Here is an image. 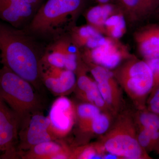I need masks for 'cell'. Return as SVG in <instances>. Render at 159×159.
Wrapping results in <instances>:
<instances>
[{
    "mask_svg": "<svg viewBox=\"0 0 159 159\" xmlns=\"http://www.w3.org/2000/svg\"><path fill=\"white\" fill-rule=\"evenodd\" d=\"M35 38L0 21V62L40 90L42 53Z\"/></svg>",
    "mask_w": 159,
    "mask_h": 159,
    "instance_id": "cell-1",
    "label": "cell"
},
{
    "mask_svg": "<svg viewBox=\"0 0 159 159\" xmlns=\"http://www.w3.org/2000/svg\"><path fill=\"white\" fill-rule=\"evenodd\" d=\"M86 0H48L36 11L25 30L33 37L55 40L67 34Z\"/></svg>",
    "mask_w": 159,
    "mask_h": 159,
    "instance_id": "cell-2",
    "label": "cell"
},
{
    "mask_svg": "<svg viewBox=\"0 0 159 159\" xmlns=\"http://www.w3.org/2000/svg\"><path fill=\"white\" fill-rule=\"evenodd\" d=\"M34 89L31 84L7 67L0 69V95L18 117L20 130L33 114L43 109L42 100Z\"/></svg>",
    "mask_w": 159,
    "mask_h": 159,
    "instance_id": "cell-3",
    "label": "cell"
},
{
    "mask_svg": "<svg viewBox=\"0 0 159 159\" xmlns=\"http://www.w3.org/2000/svg\"><path fill=\"white\" fill-rule=\"evenodd\" d=\"M116 119L99 142L106 151L121 159H152L138 142L133 116L125 112Z\"/></svg>",
    "mask_w": 159,
    "mask_h": 159,
    "instance_id": "cell-4",
    "label": "cell"
},
{
    "mask_svg": "<svg viewBox=\"0 0 159 159\" xmlns=\"http://www.w3.org/2000/svg\"><path fill=\"white\" fill-rule=\"evenodd\" d=\"M114 76L138 110L146 107L153 87L152 73L145 61L134 57L113 71Z\"/></svg>",
    "mask_w": 159,
    "mask_h": 159,
    "instance_id": "cell-5",
    "label": "cell"
},
{
    "mask_svg": "<svg viewBox=\"0 0 159 159\" xmlns=\"http://www.w3.org/2000/svg\"><path fill=\"white\" fill-rule=\"evenodd\" d=\"M81 57L85 63H91L112 70L125 61L134 57L127 46L119 39L104 36L99 44L92 49L80 50Z\"/></svg>",
    "mask_w": 159,
    "mask_h": 159,
    "instance_id": "cell-6",
    "label": "cell"
},
{
    "mask_svg": "<svg viewBox=\"0 0 159 159\" xmlns=\"http://www.w3.org/2000/svg\"><path fill=\"white\" fill-rule=\"evenodd\" d=\"M20 129L18 117L0 95V158L16 159L19 156Z\"/></svg>",
    "mask_w": 159,
    "mask_h": 159,
    "instance_id": "cell-7",
    "label": "cell"
},
{
    "mask_svg": "<svg viewBox=\"0 0 159 159\" xmlns=\"http://www.w3.org/2000/svg\"><path fill=\"white\" fill-rule=\"evenodd\" d=\"M85 63L112 114L116 115L122 107L123 99L119 84L114 76L113 72L101 66L91 63Z\"/></svg>",
    "mask_w": 159,
    "mask_h": 159,
    "instance_id": "cell-8",
    "label": "cell"
},
{
    "mask_svg": "<svg viewBox=\"0 0 159 159\" xmlns=\"http://www.w3.org/2000/svg\"><path fill=\"white\" fill-rule=\"evenodd\" d=\"M50 124L48 117L44 116L42 112L31 116L25 127L19 133L17 150L19 156L34 145L56 139L50 130Z\"/></svg>",
    "mask_w": 159,
    "mask_h": 159,
    "instance_id": "cell-9",
    "label": "cell"
},
{
    "mask_svg": "<svg viewBox=\"0 0 159 159\" xmlns=\"http://www.w3.org/2000/svg\"><path fill=\"white\" fill-rule=\"evenodd\" d=\"M50 130L55 138L66 136L70 132L76 118V108L66 97L57 98L49 112Z\"/></svg>",
    "mask_w": 159,
    "mask_h": 159,
    "instance_id": "cell-10",
    "label": "cell"
},
{
    "mask_svg": "<svg viewBox=\"0 0 159 159\" xmlns=\"http://www.w3.org/2000/svg\"><path fill=\"white\" fill-rule=\"evenodd\" d=\"M36 11L24 0H0V19L19 29Z\"/></svg>",
    "mask_w": 159,
    "mask_h": 159,
    "instance_id": "cell-11",
    "label": "cell"
},
{
    "mask_svg": "<svg viewBox=\"0 0 159 159\" xmlns=\"http://www.w3.org/2000/svg\"><path fill=\"white\" fill-rule=\"evenodd\" d=\"M140 54L145 60L159 57V25H148L134 34Z\"/></svg>",
    "mask_w": 159,
    "mask_h": 159,
    "instance_id": "cell-12",
    "label": "cell"
},
{
    "mask_svg": "<svg viewBox=\"0 0 159 159\" xmlns=\"http://www.w3.org/2000/svg\"><path fill=\"white\" fill-rule=\"evenodd\" d=\"M42 80L46 87L56 95L66 93L73 89L77 83L75 72L65 69H60L52 74L43 72Z\"/></svg>",
    "mask_w": 159,
    "mask_h": 159,
    "instance_id": "cell-13",
    "label": "cell"
},
{
    "mask_svg": "<svg viewBox=\"0 0 159 159\" xmlns=\"http://www.w3.org/2000/svg\"><path fill=\"white\" fill-rule=\"evenodd\" d=\"M121 9L117 4H98L88 9L84 14V17L88 25L104 35V25L107 20Z\"/></svg>",
    "mask_w": 159,
    "mask_h": 159,
    "instance_id": "cell-14",
    "label": "cell"
},
{
    "mask_svg": "<svg viewBox=\"0 0 159 159\" xmlns=\"http://www.w3.org/2000/svg\"><path fill=\"white\" fill-rule=\"evenodd\" d=\"M69 33L72 42L80 50L96 48L104 37L103 34L88 24L75 26Z\"/></svg>",
    "mask_w": 159,
    "mask_h": 159,
    "instance_id": "cell-15",
    "label": "cell"
},
{
    "mask_svg": "<svg viewBox=\"0 0 159 159\" xmlns=\"http://www.w3.org/2000/svg\"><path fill=\"white\" fill-rule=\"evenodd\" d=\"M66 149L54 141L39 143L29 150L24 152L20 156L23 159H50L55 154Z\"/></svg>",
    "mask_w": 159,
    "mask_h": 159,
    "instance_id": "cell-16",
    "label": "cell"
},
{
    "mask_svg": "<svg viewBox=\"0 0 159 159\" xmlns=\"http://www.w3.org/2000/svg\"><path fill=\"white\" fill-rule=\"evenodd\" d=\"M125 16L122 9L112 15L107 20L104 25V35L119 39L126 31Z\"/></svg>",
    "mask_w": 159,
    "mask_h": 159,
    "instance_id": "cell-17",
    "label": "cell"
},
{
    "mask_svg": "<svg viewBox=\"0 0 159 159\" xmlns=\"http://www.w3.org/2000/svg\"><path fill=\"white\" fill-rule=\"evenodd\" d=\"M101 112L96 106L89 102H84L77 106L76 108V116L80 129L84 132H89L92 120Z\"/></svg>",
    "mask_w": 159,
    "mask_h": 159,
    "instance_id": "cell-18",
    "label": "cell"
},
{
    "mask_svg": "<svg viewBox=\"0 0 159 159\" xmlns=\"http://www.w3.org/2000/svg\"><path fill=\"white\" fill-rule=\"evenodd\" d=\"M133 117L137 128L150 131L159 130V116L147 107L138 110Z\"/></svg>",
    "mask_w": 159,
    "mask_h": 159,
    "instance_id": "cell-19",
    "label": "cell"
},
{
    "mask_svg": "<svg viewBox=\"0 0 159 159\" xmlns=\"http://www.w3.org/2000/svg\"><path fill=\"white\" fill-rule=\"evenodd\" d=\"M106 152L103 146L98 142L75 149L72 152L70 159H103Z\"/></svg>",
    "mask_w": 159,
    "mask_h": 159,
    "instance_id": "cell-20",
    "label": "cell"
},
{
    "mask_svg": "<svg viewBox=\"0 0 159 159\" xmlns=\"http://www.w3.org/2000/svg\"><path fill=\"white\" fill-rule=\"evenodd\" d=\"M111 115L101 111L92 120L89 132L99 135L105 134L111 127Z\"/></svg>",
    "mask_w": 159,
    "mask_h": 159,
    "instance_id": "cell-21",
    "label": "cell"
},
{
    "mask_svg": "<svg viewBox=\"0 0 159 159\" xmlns=\"http://www.w3.org/2000/svg\"><path fill=\"white\" fill-rule=\"evenodd\" d=\"M117 4L122 9L125 16L131 21L140 20L139 15V0H116Z\"/></svg>",
    "mask_w": 159,
    "mask_h": 159,
    "instance_id": "cell-22",
    "label": "cell"
},
{
    "mask_svg": "<svg viewBox=\"0 0 159 159\" xmlns=\"http://www.w3.org/2000/svg\"><path fill=\"white\" fill-rule=\"evenodd\" d=\"M159 7V0H139L140 20L148 17Z\"/></svg>",
    "mask_w": 159,
    "mask_h": 159,
    "instance_id": "cell-23",
    "label": "cell"
},
{
    "mask_svg": "<svg viewBox=\"0 0 159 159\" xmlns=\"http://www.w3.org/2000/svg\"><path fill=\"white\" fill-rule=\"evenodd\" d=\"M137 140L139 145L148 153L156 151L155 148L148 130L142 128H137Z\"/></svg>",
    "mask_w": 159,
    "mask_h": 159,
    "instance_id": "cell-24",
    "label": "cell"
},
{
    "mask_svg": "<svg viewBox=\"0 0 159 159\" xmlns=\"http://www.w3.org/2000/svg\"><path fill=\"white\" fill-rule=\"evenodd\" d=\"M152 73L153 87L151 93L159 87V57L145 60Z\"/></svg>",
    "mask_w": 159,
    "mask_h": 159,
    "instance_id": "cell-25",
    "label": "cell"
},
{
    "mask_svg": "<svg viewBox=\"0 0 159 159\" xmlns=\"http://www.w3.org/2000/svg\"><path fill=\"white\" fill-rule=\"evenodd\" d=\"M146 107L159 116V87L149 95L146 102Z\"/></svg>",
    "mask_w": 159,
    "mask_h": 159,
    "instance_id": "cell-26",
    "label": "cell"
},
{
    "mask_svg": "<svg viewBox=\"0 0 159 159\" xmlns=\"http://www.w3.org/2000/svg\"><path fill=\"white\" fill-rule=\"evenodd\" d=\"M33 7L34 10L37 11L42 4L43 0H24Z\"/></svg>",
    "mask_w": 159,
    "mask_h": 159,
    "instance_id": "cell-27",
    "label": "cell"
}]
</instances>
